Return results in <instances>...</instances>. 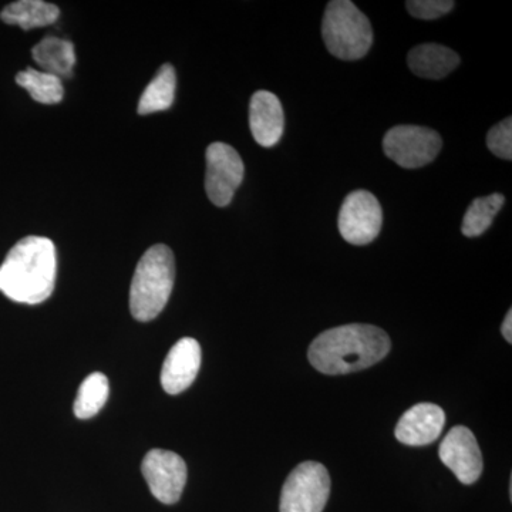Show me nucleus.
Listing matches in <instances>:
<instances>
[{
	"label": "nucleus",
	"instance_id": "a211bd4d",
	"mask_svg": "<svg viewBox=\"0 0 512 512\" xmlns=\"http://www.w3.org/2000/svg\"><path fill=\"white\" fill-rule=\"evenodd\" d=\"M109 379L103 373H93L83 380L74 400L77 419H90L103 409L109 399Z\"/></svg>",
	"mask_w": 512,
	"mask_h": 512
},
{
	"label": "nucleus",
	"instance_id": "f03ea898",
	"mask_svg": "<svg viewBox=\"0 0 512 512\" xmlns=\"http://www.w3.org/2000/svg\"><path fill=\"white\" fill-rule=\"evenodd\" d=\"M56 247L49 238L26 237L0 265V292L26 305L45 302L55 291Z\"/></svg>",
	"mask_w": 512,
	"mask_h": 512
},
{
	"label": "nucleus",
	"instance_id": "4be33fe9",
	"mask_svg": "<svg viewBox=\"0 0 512 512\" xmlns=\"http://www.w3.org/2000/svg\"><path fill=\"white\" fill-rule=\"evenodd\" d=\"M406 6L414 18L434 20L453 10L454 2L451 0H409L406 2Z\"/></svg>",
	"mask_w": 512,
	"mask_h": 512
},
{
	"label": "nucleus",
	"instance_id": "9d476101",
	"mask_svg": "<svg viewBox=\"0 0 512 512\" xmlns=\"http://www.w3.org/2000/svg\"><path fill=\"white\" fill-rule=\"evenodd\" d=\"M439 456L460 483H476L483 473L484 463L473 431L464 426L453 427L441 441Z\"/></svg>",
	"mask_w": 512,
	"mask_h": 512
},
{
	"label": "nucleus",
	"instance_id": "4468645a",
	"mask_svg": "<svg viewBox=\"0 0 512 512\" xmlns=\"http://www.w3.org/2000/svg\"><path fill=\"white\" fill-rule=\"evenodd\" d=\"M410 70L423 79L439 80L457 69L460 57L454 50L437 43L414 47L407 56Z\"/></svg>",
	"mask_w": 512,
	"mask_h": 512
},
{
	"label": "nucleus",
	"instance_id": "aec40b11",
	"mask_svg": "<svg viewBox=\"0 0 512 512\" xmlns=\"http://www.w3.org/2000/svg\"><path fill=\"white\" fill-rule=\"evenodd\" d=\"M16 83L23 89L28 90L32 99L42 104H57L63 100L62 79L53 74L39 72L29 69L19 72L16 76Z\"/></svg>",
	"mask_w": 512,
	"mask_h": 512
},
{
	"label": "nucleus",
	"instance_id": "423d86ee",
	"mask_svg": "<svg viewBox=\"0 0 512 512\" xmlns=\"http://www.w3.org/2000/svg\"><path fill=\"white\" fill-rule=\"evenodd\" d=\"M443 141L439 133L420 126H397L383 140L386 156L407 170L421 168L439 156Z\"/></svg>",
	"mask_w": 512,
	"mask_h": 512
},
{
	"label": "nucleus",
	"instance_id": "7ed1b4c3",
	"mask_svg": "<svg viewBox=\"0 0 512 512\" xmlns=\"http://www.w3.org/2000/svg\"><path fill=\"white\" fill-rule=\"evenodd\" d=\"M174 254L167 245L157 244L141 256L130 288V309L134 319H156L173 292Z\"/></svg>",
	"mask_w": 512,
	"mask_h": 512
},
{
	"label": "nucleus",
	"instance_id": "dca6fc26",
	"mask_svg": "<svg viewBox=\"0 0 512 512\" xmlns=\"http://www.w3.org/2000/svg\"><path fill=\"white\" fill-rule=\"evenodd\" d=\"M59 15L60 10L53 3L43 0H19L6 6L0 13V19L8 25L30 30L53 25L59 19Z\"/></svg>",
	"mask_w": 512,
	"mask_h": 512
},
{
	"label": "nucleus",
	"instance_id": "f257e3e1",
	"mask_svg": "<svg viewBox=\"0 0 512 512\" xmlns=\"http://www.w3.org/2000/svg\"><path fill=\"white\" fill-rule=\"evenodd\" d=\"M392 349L383 329L352 323L326 330L313 340L309 362L325 375H348L376 365Z\"/></svg>",
	"mask_w": 512,
	"mask_h": 512
},
{
	"label": "nucleus",
	"instance_id": "0eeeda50",
	"mask_svg": "<svg viewBox=\"0 0 512 512\" xmlns=\"http://www.w3.org/2000/svg\"><path fill=\"white\" fill-rule=\"evenodd\" d=\"M339 231L352 245H367L375 241L383 225L380 202L372 192L353 191L343 201L339 212Z\"/></svg>",
	"mask_w": 512,
	"mask_h": 512
},
{
	"label": "nucleus",
	"instance_id": "39448f33",
	"mask_svg": "<svg viewBox=\"0 0 512 512\" xmlns=\"http://www.w3.org/2000/svg\"><path fill=\"white\" fill-rule=\"evenodd\" d=\"M330 477L323 464L305 461L286 478L281 493V512H322L328 504Z\"/></svg>",
	"mask_w": 512,
	"mask_h": 512
},
{
	"label": "nucleus",
	"instance_id": "6ab92c4d",
	"mask_svg": "<svg viewBox=\"0 0 512 512\" xmlns=\"http://www.w3.org/2000/svg\"><path fill=\"white\" fill-rule=\"evenodd\" d=\"M504 202L503 194H491L471 202L463 218V227H461L463 234L468 238L483 235L493 224L494 218L503 208Z\"/></svg>",
	"mask_w": 512,
	"mask_h": 512
},
{
	"label": "nucleus",
	"instance_id": "1a4fd4ad",
	"mask_svg": "<svg viewBox=\"0 0 512 512\" xmlns=\"http://www.w3.org/2000/svg\"><path fill=\"white\" fill-rule=\"evenodd\" d=\"M151 494L160 503L171 505L180 501L187 484L188 470L183 458L174 451L154 448L141 464Z\"/></svg>",
	"mask_w": 512,
	"mask_h": 512
},
{
	"label": "nucleus",
	"instance_id": "20e7f679",
	"mask_svg": "<svg viewBox=\"0 0 512 512\" xmlns=\"http://www.w3.org/2000/svg\"><path fill=\"white\" fill-rule=\"evenodd\" d=\"M323 42L340 60L362 59L373 43L369 19L350 0H333L326 8L322 23Z\"/></svg>",
	"mask_w": 512,
	"mask_h": 512
},
{
	"label": "nucleus",
	"instance_id": "f3484780",
	"mask_svg": "<svg viewBox=\"0 0 512 512\" xmlns=\"http://www.w3.org/2000/svg\"><path fill=\"white\" fill-rule=\"evenodd\" d=\"M175 89H177V76H175L174 67L171 64H164L141 94L138 114L147 116V114L170 109L174 103Z\"/></svg>",
	"mask_w": 512,
	"mask_h": 512
},
{
	"label": "nucleus",
	"instance_id": "9b49d317",
	"mask_svg": "<svg viewBox=\"0 0 512 512\" xmlns=\"http://www.w3.org/2000/svg\"><path fill=\"white\" fill-rule=\"evenodd\" d=\"M201 346L197 340L183 338L168 352L161 369V386L168 394H180L194 383L201 367Z\"/></svg>",
	"mask_w": 512,
	"mask_h": 512
},
{
	"label": "nucleus",
	"instance_id": "2eb2a0df",
	"mask_svg": "<svg viewBox=\"0 0 512 512\" xmlns=\"http://www.w3.org/2000/svg\"><path fill=\"white\" fill-rule=\"evenodd\" d=\"M33 60L43 72L56 77H70L76 64L74 46L69 40L47 36L32 49Z\"/></svg>",
	"mask_w": 512,
	"mask_h": 512
},
{
	"label": "nucleus",
	"instance_id": "ddd939ff",
	"mask_svg": "<svg viewBox=\"0 0 512 512\" xmlns=\"http://www.w3.org/2000/svg\"><path fill=\"white\" fill-rule=\"evenodd\" d=\"M249 127L259 146L274 147L281 141L285 128L284 109L274 93L259 90L252 96Z\"/></svg>",
	"mask_w": 512,
	"mask_h": 512
},
{
	"label": "nucleus",
	"instance_id": "5701e85b",
	"mask_svg": "<svg viewBox=\"0 0 512 512\" xmlns=\"http://www.w3.org/2000/svg\"><path fill=\"white\" fill-rule=\"evenodd\" d=\"M501 332H503L504 339L507 340L508 343H512V311H508L507 316H505L503 326H501Z\"/></svg>",
	"mask_w": 512,
	"mask_h": 512
},
{
	"label": "nucleus",
	"instance_id": "412c9836",
	"mask_svg": "<svg viewBox=\"0 0 512 512\" xmlns=\"http://www.w3.org/2000/svg\"><path fill=\"white\" fill-rule=\"evenodd\" d=\"M487 146L494 156L512 160V119H507L491 128L487 136Z\"/></svg>",
	"mask_w": 512,
	"mask_h": 512
},
{
	"label": "nucleus",
	"instance_id": "6e6552de",
	"mask_svg": "<svg viewBox=\"0 0 512 512\" xmlns=\"http://www.w3.org/2000/svg\"><path fill=\"white\" fill-rule=\"evenodd\" d=\"M244 161L234 147L212 143L207 148L205 191L212 204L227 207L244 180Z\"/></svg>",
	"mask_w": 512,
	"mask_h": 512
},
{
	"label": "nucleus",
	"instance_id": "f8f14e48",
	"mask_svg": "<svg viewBox=\"0 0 512 512\" xmlns=\"http://www.w3.org/2000/svg\"><path fill=\"white\" fill-rule=\"evenodd\" d=\"M446 413L433 403H419L407 410L397 423L396 439L406 446H427L439 439Z\"/></svg>",
	"mask_w": 512,
	"mask_h": 512
}]
</instances>
